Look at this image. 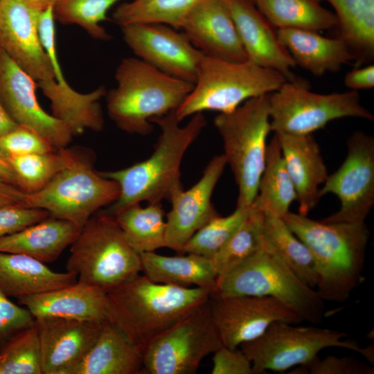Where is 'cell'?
Wrapping results in <instances>:
<instances>
[{
	"instance_id": "26",
	"label": "cell",
	"mask_w": 374,
	"mask_h": 374,
	"mask_svg": "<svg viewBox=\"0 0 374 374\" xmlns=\"http://www.w3.org/2000/svg\"><path fill=\"white\" fill-rule=\"evenodd\" d=\"M81 229L72 222L49 215L0 239V251L20 253L44 263L55 261Z\"/></svg>"
},
{
	"instance_id": "25",
	"label": "cell",
	"mask_w": 374,
	"mask_h": 374,
	"mask_svg": "<svg viewBox=\"0 0 374 374\" xmlns=\"http://www.w3.org/2000/svg\"><path fill=\"white\" fill-rule=\"evenodd\" d=\"M143 353L115 323L107 320L71 374H142Z\"/></svg>"
},
{
	"instance_id": "14",
	"label": "cell",
	"mask_w": 374,
	"mask_h": 374,
	"mask_svg": "<svg viewBox=\"0 0 374 374\" xmlns=\"http://www.w3.org/2000/svg\"><path fill=\"white\" fill-rule=\"evenodd\" d=\"M209 304L222 345L233 349L257 339L274 322L299 324L303 321L280 301L269 296L211 293Z\"/></svg>"
},
{
	"instance_id": "13",
	"label": "cell",
	"mask_w": 374,
	"mask_h": 374,
	"mask_svg": "<svg viewBox=\"0 0 374 374\" xmlns=\"http://www.w3.org/2000/svg\"><path fill=\"white\" fill-rule=\"evenodd\" d=\"M334 194L341 206L323 222H363L374 205V137L355 131L347 141V154L320 188L321 197Z\"/></svg>"
},
{
	"instance_id": "22",
	"label": "cell",
	"mask_w": 374,
	"mask_h": 374,
	"mask_svg": "<svg viewBox=\"0 0 374 374\" xmlns=\"http://www.w3.org/2000/svg\"><path fill=\"white\" fill-rule=\"evenodd\" d=\"M18 303L35 318L55 317L99 323L109 320L106 292L79 280L49 292L20 297Z\"/></svg>"
},
{
	"instance_id": "2",
	"label": "cell",
	"mask_w": 374,
	"mask_h": 374,
	"mask_svg": "<svg viewBox=\"0 0 374 374\" xmlns=\"http://www.w3.org/2000/svg\"><path fill=\"white\" fill-rule=\"evenodd\" d=\"M161 129L152 154L141 162L117 170L99 173L120 187V195L103 213L114 216L123 208L145 201L150 203L168 199L175 188L181 186L180 166L185 152L206 125L202 112L193 115L180 126L175 111L151 120Z\"/></svg>"
},
{
	"instance_id": "33",
	"label": "cell",
	"mask_w": 374,
	"mask_h": 374,
	"mask_svg": "<svg viewBox=\"0 0 374 374\" xmlns=\"http://www.w3.org/2000/svg\"><path fill=\"white\" fill-rule=\"evenodd\" d=\"M161 202L129 206L114 217L130 246L139 253L166 247V222Z\"/></svg>"
},
{
	"instance_id": "17",
	"label": "cell",
	"mask_w": 374,
	"mask_h": 374,
	"mask_svg": "<svg viewBox=\"0 0 374 374\" xmlns=\"http://www.w3.org/2000/svg\"><path fill=\"white\" fill-rule=\"evenodd\" d=\"M39 13L23 0L0 1V48L37 86L55 80L39 37Z\"/></svg>"
},
{
	"instance_id": "34",
	"label": "cell",
	"mask_w": 374,
	"mask_h": 374,
	"mask_svg": "<svg viewBox=\"0 0 374 374\" xmlns=\"http://www.w3.org/2000/svg\"><path fill=\"white\" fill-rule=\"evenodd\" d=\"M203 0H132L120 4L112 20L121 27L139 23H154L181 27L189 12Z\"/></svg>"
},
{
	"instance_id": "37",
	"label": "cell",
	"mask_w": 374,
	"mask_h": 374,
	"mask_svg": "<svg viewBox=\"0 0 374 374\" xmlns=\"http://www.w3.org/2000/svg\"><path fill=\"white\" fill-rule=\"evenodd\" d=\"M0 374H42L35 323L14 335L0 348Z\"/></svg>"
},
{
	"instance_id": "36",
	"label": "cell",
	"mask_w": 374,
	"mask_h": 374,
	"mask_svg": "<svg viewBox=\"0 0 374 374\" xmlns=\"http://www.w3.org/2000/svg\"><path fill=\"white\" fill-rule=\"evenodd\" d=\"M67 147L55 151L8 157L17 175L18 187L26 193L42 189L67 162Z\"/></svg>"
},
{
	"instance_id": "42",
	"label": "cell",
	"mask_w": 374,
	"mask_h": 374,
	"mask_svg": "<svg viewBox=\"0 0 374 374\" xmlns=\"http://www.w3.org/2000/svg\"><path fill=\"white\" fill-rule=\"evenodd\" d=\"M50 215L44 209L23 205L0 207V239L37 223Z\"/></svg>"
},
{
	"instance_id": "20",
	"label": "cell",
	"mask_w": 374,
	"mask_h": 374,
	"mask_svg": "<svg viewBox=\"0 0 374 374\" xmlns=\"http://www.w3.org/2000/svg\"><path fill=\"white\" fill-rule=\"evenodd\" d=\"M181 30L204 55L235 62L247 61L226 0H203L184 20Z\"/></svg>"
},
{
	"instance_id": "3",
	"label": "cell",
	"mask_w": 374,
	"mask_h": 374,
	"mask_svg": "<svg viewBox=\"0 0 374 374\" xmlns=\"http://www.w3.org/2000/svg\"><path fill=\"white\" fill-rule=\"evenodd\" d=\"M213 290L161 284L137 275L107 292L109 320L143 353L154 339L206 301Z\"/></svg>"
},
{
	"instance_id": "12",
	"label": "cell",
	"mask_w": 374,
	"mask_h": 374,
	"mask_svg": "<svg viewBox=\"0 0 374 374\" xmlns=\"http://www.w3.org/2000/svg\"><path fill=\"white\" fill-rule=\"evenodd\" d=\"M222 346L208 299L150 343L143 353L142 374H194L204 358Z\"/></svg>"
},
{
	"instance_id": "43",
	"label": "cell",
	"mask_w": 374,
	"mask_h": 374,
	"mask_svg": "<svg viewBox=\"0 0 374 374\" xmlns=\"http://www.w3.org/2000/svg\"><path fill=\"white\" fill-rule=\"evenodd\" d=\"M311 374H373L372 366L353 357H317L306 366Z\"/></svg>"
},
{
	"instance_id": "4",
	"label": "cell",
	"mask_w": 374,
	"mask_h": 374,
	"mask_svg": "<svg viewBox=\"0 0 374 374\" xmlns=\"http://www.w3.org/2000/svg\"><path fill=\"white\" fill-rule=\"evenodd\" d=\"M115 78L116 87L105 96L108 114L122 130L142 136L153 131L152 118L175 111L194 86L138 57L123 59Z\"/></svg>"
},
{
	"instance_id": "9",
	"label": "cell",
	"mask_w": 374,
	"mask_h": 374,
	"mask_svg": "<svg viewBox=\"0 0 374 374\" xmlns=\"http://www.w3.org/2000/svg\"><path fill=\"white\" fill-rule=\"evenodd\" d=\"M220 296H269L280 301L304 321L319 324L324 301L279 258L262 247L227 275L218 278Z\"/></svg>"
},
{
	"instance_id": "7",
	"label": "cell",
	"mask_w": 374,
	"mask_h": 374,
	"mask_svg": "<svg viewBox=\"0 0 374 374\" xmlns=\"http://www.w3.org/2000/svg\"><path fill=\"white\" fill-rule=\"evenodd\" d=\"M66 271L106 293L141 271V257L127 241L114 216L94 214L71 245Z\"/></svg>"
},
{
	"instance_id": "38",
	"label": "cell",
	"mask_w": 374,
	"mask_h": 374,
	"mask_svg": "<svg viewBox=\"0 0 374 374\" xmlns=\"http://www.w3.org/2000/svg\"><path fill=\"white\" fill-rule=\"evenodd\" d=\"M122 0H61L54 7L55 19L62 24H76L91 37L103 41L111 35L100 23L107 20V13Z\"/></svg>"
},
{
	"instance_id": "48",
	"label": "cell",
	"mask_w": 374,
	"mask_h": 374,
	"mask_svg": "<svg viewBox=\"0 0 374 374\" xmlns=\"http://www.w3.org/2000/svg\"><path fill=\"white\" fill-rule=\"evenodd\" d=\"M18 125L8 114L0 100V137L12 132Z\"/></svg>"
},
{
	"instance_id": "11",
	"label": "cell",
	"mask_w": 374,
	"mask_h": 374,
	"mask_svg": "<svg viewBox=\"0 0 374 374\" xmlns=\"http://www.w3.org/2000/svg\"><path fill=\"white\" fill-rule=\"evenodd\" d=\"M294 325L274 322L261 336L240 346L251 361L254 374L284 371L298 365L306 366L321 350L329 347L356 351L373 364V345L361 348L357 342L344 339L348 337L345 332Z\"/></svg>"
},
{
	"instance_id": "31",
	"label": "cell",
	"mask_w": 374,
	"mask_h": 374,
	"mask_svg": "<svg viewBox=\"0 0 374 374\" xmlns=\"http://www.w3.org/2000/svg\"><path fill=\"white\" fill-rule=\"evenodd\" d=\"M261 237L264 249L279 258L303 282L315 289L317 274L313 256L283 218L264 214Z\"/></svg>"
},
{
	"instance_id": "18",
	"label": "cell",
	"mask_w": 374,
	"mask_h": 374,
	"mask_svg": "<svg viewBox=\"0 0 374 374\" xmlns=\"http://www.w3.org/2000/svg\"><path fill=\"white\" fill-rule=\"evenodd\" d=\"M226 165L223 154L215 156L190 188L185 191L181 185L173 189L168 199L172 207L166 215V247L182 252L190 238L219 215L211 197Z\"/></svg>"
},
{
	"instance_id": "6",
	"label": "cell",
	"mask_w": 374,
	"mask_h": 374,
	"mask_svg": "<svg viewBox=\"0 0 374 374\" xmlns=\"http://www.w3.org/2000/svg\"><path fill=\"white\" fill-rule=\"evenodd\" d=\"M287 79L249 60L235 62L203 54L192 91L175 110L179 122L204 111L228 113L246 100L271 93Z\"/></svg>"
},
{
	"instance_id": "44",
	"label": "cell",
	"mask_w": 374,
	"mask_h": 374,
	"mask_svg": "<svg viewBox=\"0 0 374 374\" xmlns=\"http://www.w3.org/2000/svg\"><path fill=\"white\" fill-rule=\"evenodd\" d=\"M213 354L212 374H254L251 361L240 348L223 346Z\"/></svg>"
},
{
	"instance_id": "35",
	"label": "cell",
	"mask_w": 374,
	"mask_h": 374,
	"mask_svg": "<svg viewBox=\"0 0 374 374\" xmlns=\"http://www.w3.org/2000/svg\"><path fill=\"white\" fill-rule=\"evenodd\" d=\"M264 214L252 203L250 211L238 229L211 258L220 278L234 270L262 248Z\"/></svg>"
},
{
	"instance_id": "49",
	"label": "cell",
	"mask_w": 374,
	"mask_h": 374,
	"mask_svg": "<svg viewBox=\"0 0 374 374\" xmlns=\"http://www.w3.org/2000/svg\"><path fill=\"white\" fill-rule=\"evenodd\" d=\"M31 8L42 12L49 7L55 6L61 0H23Z\"/></svg>"
},
{
	"instance_id": "41",
	"label": "cell",
	"mask_w": 374,
	"mask_h": 374,
	"mask_svg": "<svg viewBox=\"0 0 374 374\" xmlns=\"http://www.w3.org/2000/svg\"><path fill=\"white\" fill-rule=\"evenodd\" d=\"M34 323L35 317L26 307L14 303L0 290V348L14 335Z\"/></svg>"
},
{
	"instance_id": "16",
	"label": "cell",
	"mask_w": 374,
	"mask_h": 374,
	"mask_svg": "<svg viewBox=\"0 0 374 374\" xmlns=\"http://www.w3.org/2000/svg\"><path fill=\"white\" fill-rule=\"evenodd\" d=\"M36 82L0 48V100L19 125L35 131L55 148H66L72 141L70 128L46 113L36 96Z\"/></svg>"
},
{
	"instance_id": "5",
	"label": "cell",
	"mask_w": 374,
	"mask_h": 374,
	"mask_svg": "<svg viewBox=\"0 0 374 374\" xmlns=\"http://www.w3.org/2000/svg\"><path fill=\"white\" fill-rule=\"evenodd\" d=\"M68 148L66 166L42 189L26 193L23 205L46 210L82 229L98 210L117 200L120 187L95 170L91 150Z\"/></svg>"
},
{
	"instance_id": "51",
	"label": "cell",
	"mask_w": 374,
	"mask_h": 374,
	"mask_svg": "<svg viewBox=\"0 0 374 374\" xmlns=\"http://www.w3.org/2000/svg\"><path fill=\"white\" fill-rule=\"evenodd\" d=\"M1 1V0H0Z\"/></svg>"
},
{
	"instance_id": "50",
	"label": "cell",
	"mask_w": 374,
	"mask_h": 374,
	"mask_svg": "<svg viewBox=\"0 0 374 374\" xmlns=\"http://www.w3.org/2000/svg\"><path fill=\"white\" fill-rule=\"evenodd\" d=\"M252 1L255 2L256 0H251Z\"/></svg>"
},
{
	"instance_id": "8",
	"label": "cell",
	"mask_w": 374,
	"mask_h": 374,
	"mask_svg": "<svg viewBox=\"0 0 374 374\" xmlns=\"http://www.w3.org/2000/svg\"><path fill=\"white\" fill-rule=\"evenodd\" d=\"M269 94L250 98L214 118L223 141V154L238 188L236 206H251L258 193L271 132Z\"/></svg>"
},
{
	"instance_id": "27",
	"label": "cell",
	"mask_w": 374,
	"mask_h": 374,
	"mask_svg": "<svg viewBox=\"0 0 374 374\" xmlns=\"http://www.w3.org/2000/svg\"><path fill=\"white\" fill-rule=\"evenodd\" d=\"M77 280L76 274L53 271L28 256L0 251V290L8 297L39 294Z\"/></svg>"
},
{
	"instance_id": "40",
	"label": "cell",
	"mask_w": 374,
	"mask_h": 374,
	"mask_svg": "<svg viewBox=\"0 0 374 374\" xmlns=\"http://www.w3.org/2000/svg\"><path fill=\"white\" fill-rule=\"evenodd\" d=\"M0 150L10 157L57 149L35 131L19 125L16 129L0 137Z\"/></svg>"
},
{
	"instance_id": "10",
	"label": "cell",
	"mask_w": 374,
	"mask_h": 374,
	"mask_svg": "<svg viewBox=\"0 0 374 374\" xmlns=\"http://www.w3.org/2000/svg\"><path fill=\"white\" fill-rule=\"evenodd\" d=\"M310 88L307 80L296 76L269 94L271 132L307 135L342 118L373 121V114L362 105L358 91L322 94Z\"/></svg>"
},
{
	"instance_id": "28",
	"label": "cell",
	"mask_w": 374,
	"mask_h": 374,
	"mask_svg": "<svg viewBox=\"0 0 374 374\" xmlns=\"http://www.w3.org/2000/svg\"><path fill=\"white\" fill-rule=\"evenodd\" d=\"M141 271L154 283L215 291L217 274L210 258L195 253L166 256L154 251L139 253Z\"/></svg>"
},
{
	"instance_id": "45",
	"label": "cell",
	"mask_w": 374,
	"mask_h": 374,
	"mask_svg": "<svg viewBox=\"0 0 374 374\" xmlns=\"http://www.w3.org/2000/svg\"><path fill=\"white\" fill-rule=\"evenodd\" d=\"M345 86L353 91L371 89L374 87V65L358 66L348 71L344 79Z\"/></svg>"
},
{
	"instance_id": "21",
	"label": "cell",
	"mask_w": 374,
	"mask_h": 374,
	"mask_svg": "<svg viewBox=\"0 0 374 374\" xmlns=\"http://www.w3.org/2000/svg\"><path fill=\"white\" fill-rule=\"evenodd\" d=\"M247 60L294 79L296 64L280 42L277 28L251 0H226Z\"/></svg>"
},
{
	"instance_id": "29",
	"label": "cell",
	"mask_w": 374,
	"mask_h": 374,
	"mask_svg": "<svg viewBox=\"0 0 374 374\" xmlns=\"http://www.w3.org/2000/svg\"><path fill=\"white\" fill-rule=\"evenodd\" d=\"M333 7L337 23L334 37L342 40L355 67L374 59V0H326Z\"/></svg>"
},
{
	"instance_id": "23",
	"label": "cell",
	"mask_w": 374,
	"mask_h": 374,
	"mask_svg": "<svg viewBox=\"0 0 374 374\" xmlns=\"http://www.w3.org/2000/svg\"><path fill=\"white\" fill-rule=\"evenodd\" d=\"M275 134L296 189L299 213L308 216L318 204L320 186L329 175L319 145L312 134Z\"/></svg>"
},
{
	"instance_id": "30",
	"label": "cell",
	"mask_w": 374,
	"mask_h": 374,
	"mask_svg": "<svg viewBox=\"0 0 374 374\" xmlns=\"http://www.w3.org/2000/svg\"><path fill=\"white\" fill-rule=\"evenodd\" d=\"M295 200L296 189L274 134L267 143L265 168L253 203L264 214L283 218Z\"/></svg>"
},
{
	"instance_id": "47",
	"label": "cell",
	"mask_w": 374,
	"mask_h": 374,
	"mask_svg": "<svg viewBox=\"0 0 374 374\" xmlns=\"http://www.w3.org/2000/svg\"><path fill=\"white\" fill-rule=\"evenodd\" d=\"M0 177L18 187V181L8 157L0 150Z\"/></svg>"
},
{
	"instance_id": "19",
	"label": "cell",
	"mask_w": 374,
	"mask_h": 374,
	"mask_svg": "<svg viewBox=\"0 0 374 374\" xmlns=\"http://www.w3.org/2000/svg\"><path fill=\"white\" fill-rule=\"evenodd\" d=\"M103 323L55 317L35 318L42 374H71L98 339Z\"/></svg>"
},
{
	"instance_id": "46",
	"label": "cell",
	"mask_w": 374,
	"mask_h": 374,
	"mask_svg": "<svg viewBox=\"0 0 374 374\" xmlns=\"http://www.w3.org/2000/svg\"><path fill=\"white\" fill-rule=\"evenodd\" d=\"M26 194L19 187L0 177V207L23 205Z\"/></svg>"
},
{
	"instance_id": "1",
	"label": "cell",
	"mask_w": 374,
	"mask_h": 374,
	"mask_svg": "<svg viewBox=\"0 0 374 374\" xmlns=\"http://www.w3.org/2000/svg\"><path fill=\"white\" fill-rule=\"evenodd\" d=\"M283 220L308 247L323 301H346L360 283L370 231L363 222H323L289 211Z\"/></svg>"
},
{
	"instance_id": "39",
	"label": "cell",
	"mask_w": 374,
	"mask_h": 374,
	"mask_svg": "<svg viewBox=\"0 0 374 374\" xmlns=\"http://www.w3.org/2000/svg\"><path fill=\"white\" fill-rule=\"evenodd\" d=\"M250 208L251 206H236L235 211L227 216L217 215L190 238L182 252L211 258L238 229Z\"/></svg>"
},
{
	"instance_id": "15",
	"label": "cell",
	"mask_w": 374,
	"mask_h": 374,
	"mask_svg": "<svg viewBox=\"0 0 374 374\" xmlns=\"http://www.w3.org/2000/svg\"><path fill=\"white\" fill-rule=\"evenodd\" d=\"M121 28L125 42L138 58L170 76L195 84L203 53L183 33L154 23Z\"/></svg>"
},
{
	"instance_id": "32",
	"label": "cell",
	"mask_w": 374,
	"mask_h": 374,
	"mask_svg": "<svg viewBox=\"0 0 374 374\" xmlns=\"http://www.w3.org/2000/svg\"><path fill=\"white\" fill-rule=\"evenodd\" d=\"M323 0H256L255 4L276 28L332 30L334 12L322 6Z\"/></svg>"
},
{
	"instance_id": "24",
	"label": "cell",
	"mask_w": 374,
	"mask_h": 374,
	"mask_svg": "<svg viewBox=\"0 0 374 374\" xmlns=\"http://www.w3.org/2000/svg\"><path fill=\"white\" fill-rule=\"evenodd\" d=\"M277 33L296 66L314 76L337 72L344 64L353 62L348 46L339 38L299 28H280Z\"/></svg>"
}]
</instances>
